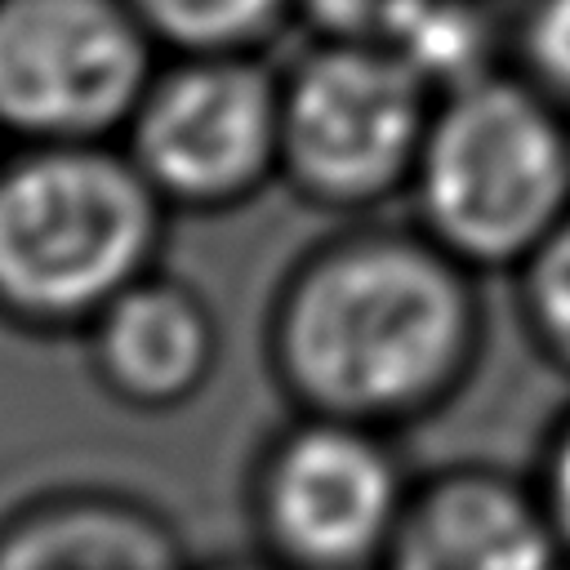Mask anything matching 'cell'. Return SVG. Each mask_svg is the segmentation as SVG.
<instances>
[{
	"label": "cell",
	"mask_w": 570,
	"mask_h": 570,
	"mask_svg": "<svg viewBox=\"0 0 570 570\" xmlns=\"http://www.w3.org/2000/svg\"><path fill=\"white\" fill-rule=\"evenodd\" d=\"M481 352L476 272L419 227L312 245L267 312V361L298 414L396 432L441 410Z\"/></svg>",
	"instance_id": "obj_1"
},
{
	"label": "cell",
	"mask_w": 570,
	"mask_h": 570,
	"mask_svg": "<svg viewBox=\"0 0 570 570\" xmlns=\"http://www.w3.org/2000/svg\"><path fill=\"white\" fill-rule=\"evenodd\" d=\"M169 205L120 142H13L0 156V321L85 334L160 267Z\"/></svg>",
	"instance_id": "obj_2"
},
{
	"label": "cell",
	"mask_w": 570,
	"mask_h": 570,
	"mask_svg": "<svg viewBox=\"0 0 570 570\" xmlns=\"http://www.w3.org/2000/svg\"><path fill=\"white\" fill-rule=\"evenodd\" d=\"M405 196L468 272H517L570 214V111L517 67L436 94Z\"/></svg>",
	"instance_id": "obj_3"
},
{
	"label": "cell",
	"mask_w": 570,
	"mask_h": 570,
	"mask_svg": "<svg viewBox=\"0 0 570 570\" xmlns=\"http://www.w3.org/2000/svg\"><path fill=\"white\" fill-rule=\"evenodd\" d=\"M432 102L387 49L312 40L281 67V178L307 205L365 214L410 191Z\"/></svg>",
	"instance_id": "obj_4"
},
{
	"label": "cell",
	"mask_w": 570,
	"mask_h": 570,
	"mask_svg": "<svg viewBox=\"0 0 570 570\" xmlns=\"http://www.w3.org/2000/svg\"><path fill=\"white\" fill-rule=\"evenodd\" d=\"M410 485L392 432L294 410L249 472L254 543L285 570H379Z\"/></svg>",
	"instance_id": "obj_5"
},
{
	"label": "cell",
	"mask_w": 570,
	"mask_h": 570,
	"mask_svg": "<svg viewBox=\"0 0 570 570\" xmlns=\"http://www.w3.org/2000/svg\"><path fill=\"white\" fill-rule=\"evenodd\" d=\"M120 147L169 209L218 214L281 178V67L263 53H174Z\"/></svg>",
	"instance_id": "obj_6"
},
{
	"label": "cell",
	"mask_w": 570,
	"mask_h": 570,
	"mask_svg": "<svg viewBox=\"0 0 570 570\" xmlns=\"http://www.w3.org/2000/svg\"><path fill=\"white\" fill-rule=\"evenodd\" d=\"M160 62L129 0H0V138L120 142Z\"/></svg>",
	"instance_id": "obj_7"
},
{
	"label": "cell",
	"mask_w": 570,
	"mask_h": 570,
	"mask_svg": "<svg viewBox=\"0 0 570 570\" xmlns=\"http://www.w3.org/2000/svg\"><path fill=\"white\" fill-rule=\"evenodd\" d=\"M379 570H570V552L534 476L454 463L414 476Z\"/></svg>",
	"instance_id": "obj_8"
},
{
	"label": "cell",
	"mask_w": 570,
	"mask_h": 570,
	"mask_svg": "<svg viewBox=\"0 0 570 570\" xmlns=\"http://www.w3.org/2000/svg\"><path fill=\"white\" fill-rule=\"evenodd\" d=\"M98 387L134 414L191 405L223 356V330L205 294L169 272H147L80 334Z\"/></svg>",
	"instance_id": "obj_9"
},
{
	"label": "cell",
	"mask_w": 570,
	"mask_h": 570,
	"mask_svg": "<svg viewBox=\"0 0 570 570\" xmlns=\"http://www.w3.org/2000/svg\"><path fill=\"white\" fill-rule=\"evenodd\" d=\"M0 570H191L183 534L147 499L67 485L0 517Z\"/></svg>",
	"instance_id": "obj_10"
},
{
	"label": "cell",
	"mask_w": 570,
	"mask_h": 570,
	"mask_svg": "<svg viewBox=\"0 0 570 570\" xmlns=\"http://www.w3.org/2000/svg\"><path fill=\"white\" fill-rule=\"evenodd\" d=\"M383 49L432 94H450L503 67L508 31L485 0H414Z\"/></svg>",
	"instance_id": "obj_11"
},
{
	"label": "cell",
	"mask_w": 570,
	"mask_h": 570,
	"mask_svg": "<svg viewBox=\"0 0 570 570\" xmlns=\"http://www.w3.org/2000/svg\"><path fill=\"white\" fill-rule=\"evenodd\" d=\"M165 58L174 53H267L294 22V0H129Z\"/></svg>",
	"instance_id": "obj_12"
},
{
	"label": "cell",
	"mask_w": 570,
	"mask_h": 570,
	"mask_svg": "<svg viewBox=\"0 0 570 570\" xmlns=\"http://www.w3.org/2000/svg\"><path fill=\"white\" fill-rule=\"evenodd\" d=\"M517 298L530 343L570 374V214L517 267Z\"/></svg>",
	"instance_id": "obj_13"
},
{
	"label": "cell",
	"mask_w": 570,
	"mask_h": 570,
	"mask_svg": "<svg viewBox=\"0 0 570 570\" xmlns=\"http://www.w3.org/2000/svg\"><path fill=\"white\" fill-rule=\"evenodd\" d=\"M512 67L570 111V0H525L508 27Z\"/></svg>",
	"instance_id": "obj_14"
},
{
	"label": "cell",
	"mask_w": 570,
	"mask_h": 570,
	"mask_svg": "<svg viewBox=\"0 0 570 570\" xmlns=\"http://www.w3.org/2000/svg\"><path fill=\"white\" fill-rule=\"evenodd\" d=\"M414 0H294V22L312 40L383 49Z\"/></svg>",
	"instance_id": "obj_15"
},
{
	"label": "cell",
	"mask_w": 570,
	"mask_h": 570,
	"mask_svg": "<svg viewBox=\"0 0 570 570\" xmlns=\"http://www.w3.org/2000/svg\"><path fill=\"white\" fill-rule=\"evenodd\" d=\"M534 485H539V494L557 521V534L570 552V410L548 432V445H543L539 468H534Z\"/></svg>",
	"instance_id": "obj_16"
},
{
	"label": "cell",
	"mask_w": 570,
	"mask_h": 570,
	"mask_svg": "<svg viewBox=\"0 0 570 570\" xmlns=\"http://www.w3.org/2000/svg\"><path fill=\"white\" fill-rule=\"evenodd\" d=\"M191 570H285L276 566L267 552H232V557H214V561H191Z\"/></svg>",
	"instance_id": "obj_17"
},
{
	"label": "cell",
	"mask_w": 570,
	"mask_h": 570,
	"mask_svg": "<svg viewBox=\"0 0 570 570\" xmlns=\"http://www.w3.org/2000/svg\"><path fill=\"white\" fill-rule=\"evenodd\" d=\"M4 147H9V142H4V138H0V156H4Z\"/></svg>",
	"instance_id": "obj_18"
}]
</instances>
